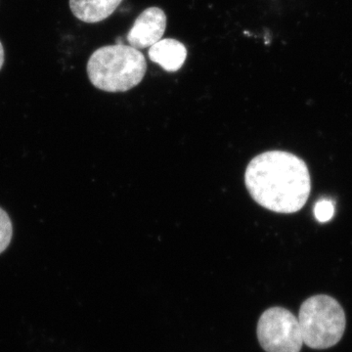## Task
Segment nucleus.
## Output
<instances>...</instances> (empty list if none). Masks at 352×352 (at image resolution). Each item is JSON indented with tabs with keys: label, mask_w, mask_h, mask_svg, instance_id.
Wrapping results in <instances>:
<instances>
[{
	"label": "nucleus",
	"mask_w": 352,
	"mask_h": 352,
	"mask_svg": "<svg viewBox=\"0 0 352 352\" xmlns=\"http://www.w3.org/2000/svg\"><path fill=\"white\" fill-rule=\"evenodd\" d=\"M166 29V13L159 7H149L138 16L126 39L131 47L145 50L161 41Z\"/></svg>",
	"instance_id": "nucleus-5"
},
{
	"label": "nucleus",
	"mask_w": 352,
	"mask_h": 352,
	"mask_svg": "<svg viewBox=\"0 0 352 352\" xmlns=\"http://www.w3.org/2000/svg\"><path fill=\"white\" fill-rule=\"evenodd\" d=\"M122 0H69V8L78 20L88 24L110 17Z\"/></svg>",
	"instance_id": "nucleus-7"
},
{
	"label": "nucleus",
	"mask_w": 352,
	"mask_h": 352,
	"mask_svg": "<svg viewBox=\"0 0 352 352\" xmlns=\"http://www.w3.org/2000/svg\"><path fill=\"white\" fill-rule=\"evenodd\" d=\"M298 323L303 344L314 349H330L342 340L346 330V314L332 296L307 298L300 307Z\"/></svg>",
	"instance_id": "nucleus-3"
},
{
	"label": "nucleus",
	"mask_w": 352,
	"mask_h": 352,
	"mask_svg": "<svg viewBox=\"0 0 352 352\" xmlns=\"http://www.w3.org/2000/svg\"><path fill=\"white\" fill-rule=\"evenodd\" d=\"M12 223L8 214L0 208V254L3 252L12 239Z\"/></svg>",
	"instance_id": "nucleus-8"
},
{
	"label": "nucleus",
	"mask_w": 352,
	"mask_h": 352,
	"mask_svg": "<svg viewBox=\"0 0 352 352\" xmlns=\"http://www.w3.org/2000/svg\"><path fill=\"white\" fill-rule=\"evenodd\" d=\"M252 198L278 214L302 210L311 190L309 171L300 157L283 151H270L252 160L245 173Z\"/></svg>",
	"instance_id": "nucleus-1"
},
{
	"label": "nucleus",
	"mask_w": 352,
	"mask_h": 352,
	"mask_svg": "<svg viewBox=\"0 0 352 352\" xmlns=\"http://www.w3.org/2000/svg\"><path fill=\"white\" fill-rule=\"evenodd\" d=\"M87 69L90 82L98 89L126 92L142 82L147 62L138 50L117 43L94 51Z\"/></svg>",
	"instance_id": "nucleus-2"
},
{
	"label": "nucleus",
	"mask_w": 352,
	"mask_h": 352,
	"mask_svg": "<svg viewBox=\"0 0 352 352\" xmlns=\"http://www.w3.org/2000/svg\"><path fill=\"white\" fill-rule=\"evenodd\" d=\"M4 63V50L3 46H2L1 43H0V69H1L2 66H3Z\"/></svg>",
	"instance_id": "nucleus-10"
},
{
	"label": "nucleus",
	"mask_w": 352,
	"mask_h": 352,
	"mask_svg": "<svg viewBox=\"0 0 352 352\" xmlns=\"http://www.w3.org/2000/svg\"><path fill=\"white\" fill-rule=\"evenodd\" d=\"M150 60L160 65L168 73H175L182 68L187 58L184 44L173 38H164L152 45L148 51Z\"/></svg>",
	"instance_id": "nucleus-6"
},
{
	"label": "nucleus",
	"mask_w": 352,
	"mask_h": 352,
	"mask_svg": "<svg viewBox=\"0 0 352 352\" xmlns=\"http://www.w3.org/2000/svg\"><path fill=\"white\" fill-rule=\"evenodd\" d=\"M258 339L266 352H300L303 340L298 319L283 307L265 310L258 323Z\"/></svg>",
	"instance_id": "nucleus-4"
},
{
	"label": "nucleus",
	"mask_w": 352,
	"mask_h": 352,
	"mask_svg": "<svg viewBox=\"0 0 352 352\" xmlns=\"http://www.w3.org/2000/svg\"><path fill=\"white\" fill-rule=\"evenodd\" d=\"M335 208L332 201L321 200L316 204L314 208V214L316 219L320 222H327L332 219Z\"/></svg>",
	"instance_id": "nucleus-9"
}]
</instances>
